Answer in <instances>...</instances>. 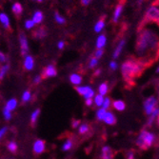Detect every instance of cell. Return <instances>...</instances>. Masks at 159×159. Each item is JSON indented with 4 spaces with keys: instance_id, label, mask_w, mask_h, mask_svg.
I'll return each instance as SVG.
<instances>
[{
    "instance_id": "d4e9b609",
    "label": "cell",
    "mask_w": 159,
    "mask_h": 159,
    "mask_svg": "<svg viewBox=\"0 0 159 159\" xmlns=\"http://www.w3.org/2000/svg\"><path fill=\"white\" fill-rule=\"evenodd\" d=\"M124 45H125V40H122V41L119 43V44L117 45L116 49H115V51H114V53H113V58H116V57H118V56H119V54H120V53H121V52H122V49H123Z\"/></svg>"
},
{
    "instance_id": "ac0fdd59",
    "label": "cell",
    "mask_w": 159,
    "mask_h": 159,
    "mask_svg": "<svg viewBox=\"0 0 159 159\" xmlns=\"http://www.w3.org/2000/svg\"><path fill=\"white\" fill-rule=\"evenodd\" d=\"M16 106H17V100L16 98H12V99L8 101L6 106H5V108L7 110H9L10 111H13L14 109L16 108Z\"/></svg>"
},
{
    "instance_id": "bcb514c9",
    "label": "cell",
    "mask_w": 159,
    "mask_h": 159,
    "mask_svg": "<svg viewBox=\"0 0 159 159\" xmlns=\"http://www.w3.org/2000/svg\"><path fill=\"white\" fill-rule=\"evenodd\" d=\"M40 81H41V77H40V75H37V76H35V78L34 79V84H38V83H40Z\"/></svg>"
},
{
    "instance_id": "9a60e30c",
    "label": "cell",
    "mask_w": 159,
    "mask_h": 159,
    "mask_svg": "<svg viewBox=\"0 0 159 159\" xmlns=\"http://www.w3.org/2000/svg\"><path fill=\"white\" fill-rule=\"evenodd\" d=\"M90 131H91V127L89 124H87V123H83L78 128V133L80 135H86Z\"/></svg>"
},
{
    "instance_id": "f35d334b",
    "label": "cell",
    "mask_w": 159,
    "mask_h": 159,
    "mask_svg": "<svg viewBox=\"0 0 159 159\" xmlns=\"http://www.w3.org/2000/svg\"><path fill=\"white\" fill-rule=\"evenodd\" d=\"M7 131H8V128L7 127H3L2 129H0V140H1L2 137L6 134Z\"/></svg>"
},
{
    "instance_id": "6da1fadb",
    "label": "cell",
    "mask_w": 159,
    "mask_h": 159,
    "mask_svg": "<svg viewBox=\"0 0 159 159\" xmlns=\"http://www.w3.org/2000/svg\"><path fill=\"white\" fill-rule=\"evenodd\" d=\"M139 32L136 43V52L138 55L142 57L140 60L146 65V67H148L154 61L150 54H153L154 50H157L158 38L156 34L149 29H143Z\"/></svg>"
},
{
    "instance_id": "681fc988",
    "label": "cell",
    "mask_w": 159,
    "mask_h": 159,
    "mask_svg": "<svg viewBox=\"0 0 159 159\" xmlns=\"http://www.w3.org/2000/svg\"><path fill=\"white\" fill-rule=\"evenodd\" d=\"M144 1V0H137V2H138V4H141L142 2Z\"/></svg>"
},
{
    "instance_id": "ab89813d",
    "label": "cell",
    "mask_w": 159,
    "mask_h": 159,
    "mask_svg": "<svg viewBox=\"0 0 159 159\" xmlns=\"http://www.w3.org/2000/svg\"><path fill=\"white\" fill-rule=\"evenodd\" d=\"M34 26V23L33 20H27L26 23H25V27H26L27 29H31V28H33Z\"/></svg>"
},
{
    "instance_id": "8992f818",
    "label": "cell",
    "mask_w": 159,
    "mask_h": 159,
    "mask_svg": "<svg viewBox=\"0 0 159 159\" xmlns=\"http://www.w3.org/2000/svg\"><path fill=\"white\" fill-rule=\"evenodd\" d=\"M75 90L77 91V93L81 95H83L85 97V99H89V98H93L94 95V92L93 90L89 86H85V87H76Z\"/></svg>"
},
{
    "instance_id": "f907efd6",
    "label": "cell",
    "mask_w": 159,
    "mask_h": 159,
    "mask_svg": "<svg viewBox=\"0 0 159 159\" xmlns=\"http://www.w3.org/2000/svg\"><path fill=\"white\" fill-rule=\"evenodd\" d=\"M36 1H38V2H42L43 0H36Z\"/></svg>"
},
{
    "instance_id": "ee69618b",
    "label": "cell",
    "mask_w": 159,
    "mask_h": 159,
    "mask_svg": "<svg viewBox=\"0 0 159 159\" xmlns=\"http://www.w3.org/2000/svg\"><path fill=\"white\" fill-rule=\"evenodd\" d=\"M110 68L111 69V70H115L117 68V64H116V62H114V61H111V64H110Z\"/></svg>"
},
{
    "instance_id": "484cf974",
    "label": "cell",
    "mask_w": 159,
    "mask_h": 159,
    "mask_svg": "<svg viewBox=\"0 0 159 159\" xmlns=\"http://www.w3.org/2000/svg\"><path fill=\"white\" fill-rule=\"evenodd\" d=\"M7 148H8V150H9L11 152L16 153V151H17V149H18V146H17L16 142H14V141H10V142L7 144Z\"/></svg>"
},
{
    "instance_id": "ffe728a7",
    "label": "cell",
    "mask_w": 159,
    "mask_h": 159,
    "mask_svg": "<svg viewBox=\"0 0 159 159\" xmlns=\"http://www.w3.org/2000/svg\"><path fill=\"white\" fill-rule=\"evenodd\" d=\"M43 20V13L42 11H36L34 13V18H33V21L34 24H39L41 23Z\"/></svg>"
},
{
    "instance_id": "d6a6232c",
    "label": "cell",
    "mask_w": 159,
    "mask_h": 159,
    "mask_svg": "<svg viewBox=\"0 0 159 159\" xmlns=\"http://www.w3.org/2000/svg\"><path fill=\"white\" fill-rule=\"evenodd\" d=\"M102 106H103V109H105V110H108V109L111 107V99H110L109 97L104 98V101H103V103H102Z\"/></svg>"
},
{
    "instance_id": "83f0119b",
    "label": "cell",
    "mask_w": 159,
    "mask_h": 159,
    "mask_svg": "<svg viewBox=\"0 0 159 159\" xmlns=\"http://www.w3.org/2000/svg\"><path fill=\"white\" fill-rule=\"evenodd\" d=\"M98 92H99V94L101 95H105L108 92V83L107 82H104L102 83L98 88Z\"/></svg>"
},
{
    "instance_id": "d590c367",
    "label": "cell",
    "mask_w": 159,
    "mask_h": 159,
    "mask_svg": "<svg viewBox=\"0 0 159 159\" xmlns=\"http://www.w3.org/2000/svg\"><path fill=\"white\" fill-rule=\"evenodd\" d=\"M103 53H104V51L102 49H98L94 53V58H96V59L100 58V57L103 55Z\"/></svg>"
},
{
    "instance_id": "2e32d148",
    "label": "cell",
    "mask_w": 159,
    "mask_h": 159,
    "mask_svg": "<svg viewBox=\"0 0 159 159\" xmlns=\"http://www.w3.org/2000/svg\"><path fill=\"white\" fill-rule=\"evenodd\" d=\"M112 106H113V108L115 110H117L119 111H124L125 108H126V105L124 103V101H122V100H115V101H113V102H112Z\"/></svg>"
},
{
    "instance_id": "f6af8a7d",
    "label": "cell",
    "mask_w": 159,
    "mask_h": 159,
    "mask_svg": "<svg viewBox=\"0 0 159 159\" xmlns=\"http://www.w3.org/2000/svg\"><path fill=\"white\" fill-rule=\"evenodd\" d=\"M92 0H81V3L83 6H87V5H89L91 3Z\"/></svg>"
},
{
    "instance_id": "7bdbcfd3",
    "label": "cell",
    "mask_w": 159,
    "mask_h": 159,
    "mask_svg": "<svg viewBox=\"0 0 159 159\" xmlns=\"http://www.w3.org/2000/svg\"><path fill=\"white\" fill-rule=\"evenodd\" d=\"M0 62L1 63L6 62V56L4 55V53L2 52H0Z\"/></svg>"
},
{
    "instance_id": "d6986e66",
    "label": "cell",
    "mask_w": 159,
    "mask_h": 159,
    "mask_svg": "<svg viewBox=\"0 0 159 159\" xmlns=\"http://www.w3.org/2000/svg\"><path fill=\"white\" fill-rule=\"evenodd\" d=\"M70 81L74 85H79L82 82V77H81V75H79L77 74H73L70 76Z\"/></svg>"
},
{
    "instance_id": "b9f144b4",
    "label": "cell",
    "mask_w": 159,
    "mask_h": 159,
    "mask_svg": "<svg viewBox=\"0 0 159 159\" xmlns=\"http://www.w3.org/2000/svg\"><path fill=\"white\" fill-rule=\"evenodd\" d=\"M85 103H86V105L88 106V107H91L93 104V100L92 99V98H89V99H86V101H85Z\"/></svg>"
},
{
    "instance_id": "74e56055",
    "label": "cell",
    "mask_w": 159,
    "mask_h": 159,
    "mask_svg": "<svg viewBox=\"0 0 159 159\" xmlns=\"http://www.w3.org/2000/svg\"><path fill=\"white\" fill-rule=\"evenodd\" d=\"M126 159H135L134 152V151H129V152H128L127 156H126Z\"/></svg>"
},
{
    "instance_id": "c3c4849f",
    "label": "cell",
    "mask_w": 159,
    "mask_h": 159,
    "mask_svg": "<svg viewBox=\"0 0 159 159\" xmlns=\"http://www.w3.org/2000/svg\"><path fill=\"white\" fill-rule=\"evenodd\" d=\"M100 74H101V70H95V73H94V75H93V76H98Z\"/></svg>"
},
{
    "instance_id": "44dd1931",
    "label": "cell",
    "mask_w": 159,
    "mask_h": 159,
    "mask_svg": "<svg viewBox=\"0 0 159 159\" xmlns=\"http://www.w3.org/2000/svg\"><path fill=\"white\" fill-rule=\"evenodd\" d=\"M12 12L16 14V16H20V14L22 13L23 11V8H22V5L20 3H16L12 5Z\"/></svg>"
},
{
    "instance_id": "603a6c76",
    "label": "cell",
    "mask_w": 159,
    "mask_h": 159,
    "mask_svg": "<svg viewBox=\"0 0 159 159\" xmlns=\"http://www.w3.org/2000/svg\"><path fill=\"white\" fill-rule=\"evenodd\" d=\"M74 146V141L71 138H69L65 141V143L63 144V147H62V151L64 152H67V151H70L71 148Z\"/></svg>"
},
{
    "instance_id": "f1b7e54d",
    "label": "cell",
    "mask_w": 159,
    "mask_h": 159,
    "mask_svg": "<svg viewBox=\"0 0 159 159\" xmlns=\"http://www.w3.org/2000/svg\"><path fill=\"white\" fill-rule=\"evenodd\" d=\"M9 68H10V65H4V66H2L1 68H0V81H1L3 78H4V76H5V75L7 74V71L9 70Z\"/></svg>"
},
{
    "instance_id": "8d00e7d4",
    "label": "cell",
    "mask_w": 159,
    "mask_h": 159,
    "mask_svg": "<svg viewBox=\"0 0 159 159\" xmlns=\"http://www.w3.org/2000/svg\"><path fill=\"white\" fill-rule=\"evenodd\" d=\"M97 63H98V61H97V59L96 58H92L91 59V61H90V63H89V68H91V69H93V68H94L96 65H97Z\"/></svg>"
},
{
    "instance_id": "cb8c5ba5",
    "label": "cell",
    "mask_w": 159,
    "mask_h": 159,
    "mask_svg": "<svg viewBox=\"0 0 159 159\" xmlns=\"http://www.w3.org/2000/svg\"><path fill=\"white\" fill-rule=\"evenodd\" d=\"M40 114V109H36L34 111H33L32 113V116H31V123H32V126L34 127L35 124H36V121H37V118Z\"/></svg>"
},
{
    "instance_id": "e0dca14e",
    "label": "cell",
    "mask_w": 159,
    "mask_h": 159,
    "mask_svg": "<svg viewBox=\"0 0 159 159\" xmlns=\"http://www.w3.org/2000/svg\"><path fill=\"white\" fill-rule=\"evenodd\" d=\"M0 21H1L2 25L4 26L5 29L9 30L10 29V20H9V17L7 16L6 13H0Z\"/></svg>"
},
{
    "instance_id": "5bb4252c",
    "label": "cell",
    "mask_w": 159,
    "mask_h": 159,
    "mask_svg": "<svg viewBox=\"0 0 159 159\" xmlns=\"http://www.w3.org/2000/svg\"><path fill=\"white\" fill-rule=\"evenodd\" d=\"M47 35V31L45 27H41L39 29H37L36 31H34V36L35 38H44Z\"/></svg>"
},
{
    "instance_id": "4316f807",
    "label": "cell",
    "mask_w": 159,
    "mask_h": 159,
    "mask_svg": "<svg viewBox=\"0 0 159 159\" xmlns=\"http://www.w3.org/2000/svg\"><path fill=\"white\" fill-rule=\"evenodd\" d=\"M105 44H106V36L104 34H102L98 37V39L96 41V47L98 49H102Z\"/></svg>"
},
{
    "instance_id": "30bf717a",
    "label": "cell",
    "mask_w": 159,
    "mask_h": 159,
    "mask_svg": "<svg viewBox=\"0 0 159 159\" xmlns=\"http://www.w3.org/2000/svg\"><path fill=\"white\" fill-rule=\"evenodd\" d=\"M57 74L56 69L53 65H49L45 68V70H43V74H42V77L43 78H47V77H52L55 76Z\"/></svg>"
},
{
    "instance_id": "52a82bcc",
    "label": "cell",
    "mask_w": 159,
    "mask_h": 159,
    "mask_svg": "<svg viewBox=\"0 0 159 159\" xmlns=\"http://www.w3.org/2000/svg\"><path fill=\"white\" fill-rule=\"evenodd\" d=\"M46 150V143L44 140L38 139L34 144V154H41Z\"/></svg>"
},
{
    "instance_id": "60d3db41",
    "label": "cell",
    "mask_w": 159,
    "mask_h": 159,
    "mask_svg": "<svg viewBox=\"0 0 159 159\" xmlns=\"http://www.w3.org/2000/svg\"><path fill=\"white\" fill-rule=\"evenodd\" d=\"M79 124H80V120H75V119H74L73 122H71V127H73L74 129H77L78 126H79Z\"/></svg>"
},
{
    "instance_id": "4fadbf2b",
    "label": "cell",
    "mask_w": 159,
    "mask_h": 159,
    "mask_svg": "<svg viewBox=\"0 0 159 159\" xmlns=\"http://www.w3.org/2000/svg\"><path fill=\"white\" fill-rule=\"evenodd\" d=\"M34 60L33 58V56H31V55L26 56L25 61H24V68L27 70H31L34 68Z\"/></svg>"
},
{
    "instance_id": "7dc6e473",
    "label": "cell",
    "mask_w": 159,
    "mask_h": 159,
    "mask_svg": "<svg viewBox=\"0 0 159 159\" xmlns=\"http://www.w3.org/2000/svg\"><path fill=\"white\" fill-rule=\"evenodd\" d=\"M64 45H65V43H64L63 41H60V42L58 43V49L62 50V49L64 48Z\"/></svg>"
},
{
    "instance_id": "277c9868",
    "label": "cell",
    "mask_w": 159,
    "mask_h": 159,
    "mask_svg": "<svg viewBox=\"0 0 159 159\" xmlns=\"http://www.w3.org/2000/svg\"><path fill=\"white\" fill-rule=\"evenodd\" d=\"M155 23L158 24L159 22V9H158V0H155V2L152 3V5L148 10L146 16L141 23V26L139 27V30H142L144 25L146 23Z\"/></svg>"
},
{
    "instance_id": "4dcf8cb0",
    "label": "cell",
    "mask_w": 159,
    "mask_h": 159,
    "mask_svg": "<svg viewBox=\"0 0 159 159\" xmlns=\"http://www.w3.org/2000/svg\"><path fill=\"white\" fill-rule=\"evenodd\" d=\"M31 96H32V94H31V92L30 91L24 92V93L22 95V103L24 104V103H27L28 101H30L31 100Z\"/></svg>"
},
{
    "instance_id": "ba28073f",
    "label": "cell",
    "mask_w": 159,
    "mask_h": 159,
    "mask_svg": "<svg viewBox=\"0 0 159 159\" xmlns=\"http://www.w3.org/2000/svg\"><path fill=\"white\" fill-rule=\"evenodd\" d=\"M19 42L21 46V53L22 55H25L29 52V46H28V40L24 33H20L19 34Z\"/></svg>"
},
{
    "instance_id": "1f68e13d",
    "label": "cell",
    "mask_w": 159,
    "mask_h": 159,
    "mask_svg": "<svg viewBox=\"0 0 159 159\" xmlns=\"http://www.w3.org/2000/svg\"><path fill=\"white\" fill-rule=\"evenodd\" d=\"M103 101H104V97L103 95H101V94H97L94 98V102H95V105L100 107V106H102V103H103Z\"/></svg>"
},
{
    "instance_id": "836d02e7",
    "label": "cell",
    "mask_w": 159,
    "mask_h": 159,
    "mask_svg": "<svg viewBox=\"0 0 159 159\" xmlns=\"http://www.w3.org/2000/svg\"><path fill=\"white\" fill-rule=\"evenodd\" d=\"M3 115H4L5 120H10L11 118V112L9 110H7L6 108L3 109Z\"/></svg>"
},
{
    "instance_id": "7c38bea8",
    "label": "cell",
    "mask_w": 159,
    "mask_h": 159,
    "mask_svg": "<svg viewBox=\"0 0 159 159\" xmlns=\"http://www.w3.org/2000/svg\"><path fill=\"white\" fill-rule=\"evenodd\" d=\"M124 3H125V0H121L120 3L116 6L115 8V11H114V13H113V21L116 22L119 18V16H121V12L123 11V6H124Z\"/></svg>"
},
{
    "instance_id": "8fae6325",
    "label": "cell",
    "mask_w": 159,
    "mask_h": 159,
    "mask_svg": "<svg viewBox=\"0 0 159 159\" xmlns=\"http://www.w3.org/2000/svg\"><path fill=\"white\" fill-rule=\"evenodd\" d=\"M103 121L106 124L114 125V124H116V117L114 116V114L111 111H106V114L103 118Z\"/></svg>"
},
{
    "instance_id": "7402d4cb",
    "label": "cell",
    "mask_w": 159,
    "mask_h": 159,
    "mask_svg": "<svg viewBox=\"0 0 159 159\" xmlns=\"http://www.w3.org/2000/svg\"><path fill=\"white\" fill-rule=\"evenodd\" d=\"M104 26H105V17H102V18H100L98 20V22L95 24V26H94V31L96 33L101 32V30H102V29L104 28Z\"/></svg>"
},
{
    "instance_id": "e575fe53",
    "label": "cell",
    "mask_w": 159,
    "mask_h": 159,
    "mask_svg": "<svg viewBox=\"0 0 159 159\" xmlns=\"http://www.w3.org/2000/svg\"><path fill=\"white\" fill-rule=\"evenodd\" d=\"M55 20L58 22L59 24H64L65 23V19L60 16V14L58 13V12H55Z\"/></svg>"
},
{
    "instance_id": "5b68a950",
    "label": "cell",
    "mask_w": 159,
    "mask_h": 159,
    "mask_svg": "<svg viewBox=\"0 0 159 159\" xmlns=\"http://www.w3.org/2000/svg\"><path fill=\"white\" fill-rule=\"evenodd\" d=\"M157 107V99L154 96H151L147 98L144 102V111L147 115H150L152 111Z\"/></svg>"
},
{
    "instance_id": "f546056e",
    "label": "cell",
    "mask_w": 159,
    "mask_h": 159,
    "mask_svg": "<svg viewBox=\"0 0 159 159\" xmlns=\"http://www.w3.org/2000/svg\"><path fill=\"white\" fill-rule=\"evenodd\" d=\"M105 114H106V110L105 109H99L97 111H96V118L99 120V121H102L104 116H105Z\"/></svg>"
},
{
    "instance_id": "3957f363",
    "label": "cell",
    "mask_w": 159,
    "mask_h": 159,
    "mask_svg": "<svg viewBox=\"0 0 159 159\" xmlns=\"http://www.w3.org/2000/svg\"><path fill=\"white\" fill-rule=\"evenodd\" d=\"M134 61L135 59L134 58L127 60L121 67L123 78L126 83L129 85H134V78H136L134 75Z\"/></svg>"
},
{
    "instance_id": "9c48e42d",
    "label": "cell",
    "mask_w": 159,
    "mask_h": 159,
    "mask_svg": "<svg viewBox=\"0 0 159 159\" xmlns=\"http://www.w3.org/2000/svg\"><path fill=\"white\" fill-rule=\"evenodd\" d=\"M114 152L109 146H104L101 150V159H113Z\"/></svg>"
},
{
    "instance_id": "7a4b0ae2",
    "label": "cell",
    "mask_w": 159,
    "mask_h": 159,
    "mask_svg": "<svg viewBox=\"0 0 159 159\" xmlns=\"http://www.w3.org/2000/svg\"><path fill=\"white\" fill-rule=\"evenodd\" d=\"M155 135L154 134L146 131V129H142L140 134L138 135L136 139V145L143 151H146L149 148H151L155 140Z\"/></svg>"
}]
</instances>
